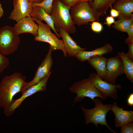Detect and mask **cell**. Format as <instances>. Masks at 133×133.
Instances as JSON below:
<instances>
[{
  "label": "cell",
  "instance_id": "4dcf8cb0",
  "mask_svg": "<svg viewBox=\"0 0 133 133\" xmlns=\"http://www.w3.org/2000/svg\"><path fill=\"white\" fill-rule=\"evenodd\" d=\"M110 7L111 10L110 11L111 16L113 17H118L119 15V12L113 8L112 6Z\"/></svg>",
  "mask_w": 133,
  "mask_h": 133
},
{
  "label": "cell",
  "instance_id": "2e32d148",
  "mask_svg": "<svg viewBox=\"0 0 133 133\" xmlns=\"http://www.w3.org/2000/svg\"><path fill=\"white\" fill-rule=\"evenodd\" d=\"M113 48L110 44L107 43L104 46L95 50L87 51L85 50L79 52L74 57L81 62L87 61L90 58L96 56H102L106 54L111 52Z\"/></svg>",
  "mask_w": 133,
  "mask_h": 133
},
{
  "label": "cell",
  "instance_id": "cb8c5ba5",
  "mask_svg": "<svg viewBox=\"0 0 133 133\" xmlns=\"http://www.w3.org/2000/svg\"><path fill=\"white\" fill-rule=\"evenodd\" d=\"M9 65V59L0 52V74Z\"/></svg>",
  "mask_w": 133,
  "mask_h": 133
},
{
  "label": "cell",
  "instance_id": "3957f363",
  "mask_svg": "<svg viewBox=\"0 0 133 133\" xmlns=\"http://www.w3.org/2000/svg\"><path fill=\"white\" fill-rule=\"evenodd\" d=\"M93 101L95 103V106L93 109H86L81 105L82 110L85 116V123L87 124L92 123L98 129V124L105 125L110 131L116 133L108 125L106 120V114L110 111L112 104H103L101 100L97 99H94Z\"/></svg>",
  "mask_w": 133,
  "mask_h": 133
},
{
  "label": "cell",
  "instance_id": "7a4b0ae2",
  "mask_svg": "<svg viewBox=\"0 0 133 133\" xmlns=\"http://www.w3.org/2000/svg\"><path fill=\"white\" fill-rule=\"evenodd\" d=\"M71 7L63 4L60 0H53L52 8L50 14L57 32L62 27L69 33L76 32V28L71 16L70 10Z\"/></svg>",
  "mask_w": 133,
  "mask_h": 133
},
{
  "label": "cell",
  "instance_id": "f546056e",
  "mask_svg": "<svg viewBox=\"0 0 133 133\" xmlns=\"http://www.w3.org/2000/svg\"><path fill=\"white\" fill-rule=\"evenodd\" d=\"M129 50L127 53H126L127 57L130 60L133 61V43L128 45Z\"/></svg>",
  "mask_w": 133,
  "mask_h": 133
},
{
  "label": "cell",
  "instance_id": "1f68e13d",
  "mask_svg": "<svg viewBox=\"0 0 133 133\" xmlns=\"http://www.w3.org/2000/svg\"><path fill=\"white\" fill-rule=\"evenodd\" d=\"M127 103L128 105L133 107V93H131L127 99Z\"/></svg>",
  "mask_w": 133,
  "mask_h": 133
},
{
  "label": "cell",
  "instance_id": "277c9868",
  "mask_svg": "<svg viewBox=\"0 0 133 133\" xmlns=\"http://www.w3.org/2000/svg\"><path fill=\"white\" fill-rule=\"evenodd\" d=\"M70 15L75 25L78 26L88 24L90 22L99 21L100 14L84 2L71 7Z\"/></svg>",
  "mask_w": 133,
  "mask_h": 133
},
{
  "label": "cell",
  "instance_id": "7402d4cb",
  "mask_svg": "<svg viewBox=\"0 0 133 133\" xmlns=\"http://www.w3.org/2000/svg\"><path fill=\"white\" fill-rule=\"evenodd\" d=\"M133 23V17L118 18L112 27L116 30L122 32H126L129 27Z\"/></svg>",
  "mask_w": 133,
  "mask_h": 133
},
{
  "label": "cell",
  "instance_id": "ac0fdd59",
  "mask_svg": "<svg viewBox=\"0 0 133 133\" xmlns=\"http://www.w3.org/2000/svg\"><path fill=\"white\" fill-rule=\"evenodd\" d=\"M108 59L102 56H96L90 58L87 61L96 70L97 74L103 80L106 75V65Z\"/></svg>",
  "mask_w": 133,
  "mask_h": 133
},
{
  "label": "cell",
  "instance_id": "e0dca14e",
  "mask_svg": "<svg viewBox=\"0 0 133 133\" xmlns=\"http://www.w3.org/2000/svg\"><path fill=\"white\" fill-rule=\"evenodd\" d=\"M113 8L119 13L118 18L133 17V0H117Z\"/></svg>",
  "mask_w": 133,
  "mask_h": 133
},
{
  "label": "cell",
  "instance_id": "7c38bea8",
  "mask_svg": "<svg viewBox=\"0 0 133 133\" xmlns=\"http://www.w3.org/2000/svg\"><path fill=\"white\" fill-rule=\"evenodd\" d=\"M13 3L14 9L9 17L10 19L17 22L30 16L32 12V2L30 0H13Z\"/></svg>",
  "mask_w": 133,
  "mask_h": 133
},
{
  "label": "cell",
  "instance_id": "9c48e42d",
  "mask_svg": "<svg viewBox=\"0 0 133 133\" xmlns=\"http://www.w3.org/2000/svg\"><path fill=\"white\" fill-rule=\"evenodd\" d=\"M52 50L50 47L44 60L37 68L33 80L28 82H25L23 86V92L31 86L39 82L42 79L51 74V69L53 64L52 57Z\"/></svg>",
  "mask_w": 133,
  "mask_h": 133
},
{
  "label": "cell",
  "instance_id": "44dd1931",
  "mask_svg": "<svg viewBox=\"0 0 133 133\" xmlns=\"http://www.w3.org/2000/svg\"><path fill=\"white\" fill-rule=\"evenodd\" d=\"M118 55L121 58L123 62L124 73L127 78L133 83V62L126 56L124 52H118Z\"/></svg>",
  "mask_w": 133,
  "mask_h": 133
},
{
  "label": "cell",
  "instance_id": "ffe728a7",
  "mask_svg": "<svg viewBox=\"0 0 133 133\" xmlns=\"http://www.w3.org/2000/svg\"><path fill=\"white\" fill-rule=\"evenodd\" d=\"M117 0H93L89 3L91 7L103 17L106 14V12L112 4Z\"/></svg>",
  "mask_w": 133,
  "mask_h": 133
},
{
  "label": "cell",
  "instance_id": "484cf974",
  "mask_svg": "<svg viewBox=\"0 0 133 133\" xmlns=\"http://www.w3.org/2000/svg\"><path fill=\"white\" fill-rule=\"evenodd\" d=\"M90 25L91 29L95 32L100 33L103 30V26L101 23L99 22V21L92 22Z\"/></svg>",
  "mask_w": 133,
  "mask_h": 133
},
{
  "label": "cell",
  "instance_id": "ba28073f",
  "mask_svg": "<svg viewBox=\"0 0 133 133\" xmlns=\"http://www.w3.org/2000/svg\"><path fill=\"white\" fill-rule=\"evenodd\" d=\"M51 74H50L38 83L25 89L19 98L16 100H13L8 106L4 109V113L5 115L8 117L12 116L16 109L20 106L26 98L37 92L45 91L47 88V82Z\"/></svg>",
  "mask_w": 133,
  "mask_h": 133
},
{
  "label": "cell",
  "instance_id": "30bf717a",
  "mask_svg": "<svg viewBox=\"0 0 133 133\" xmlns=\"http://www.w3.org/2000/svg\"><path fill=\"white\" fill-rule=\"evenodd\" d=\"M106 71V76L103 80L112 84L115 85L117 78L124 73L122 61L118 54L108 59Z\"/></svg>",
  "mask_w": 133,
  "mask_h": 133
},
{
  "label": "cell",
  "instance_id": "5bb4252c",
  "mask_svg": "<svg viewBox=\"0 0 133 133\" xmlns=\"http://www.w3.org/2000/svg\"><path fill=\"white\" fill-rule=\"evenodd\" d=\"M123 108L119 107L116 102L112 104L110 111L113 112L115 116L114 120L116 128L121 127L133 121V112L124 110Z\"/></svg>",
  "mask_w": 133,
  "mask_h": 133
},
{
  "label": "cell",
  "instance_id": "9a60e30c",
  "mask_svg": "<svg viewBox=\"0 0 133 133\" xmlns=\"http://www.w3.org/2000/svg\"><path fill=\"white\" fill-rule=\"evenodd\" d=\"M59 32L69 57H74L79 52L86 50V48H82L78 45L71 38L69 33L62 27L60 28Z\"/></svg>",
  "mask_w": 133,
  "mask_h": 133
},
{
  "label": "cell",
  "instance_id": "8992f818",
  "mask_svg": "<svg viewBox=\"0 0 133 133\" xmlns=\"http://www.w3.org/2000/svg\"><path fill=\"white\" fill-rule=\"evenodd\" d=\"M33 19L38 26V35L34 37V40L48 43L52 51L61 50L63 52L64 56L68 57L62 40L59 39L56 34L51 32L50 26L47 24H44L39 20Z\"/></svg>",
  "mask_w": 133,
  "mask_h": 133
},
{
  "label": "cell",
  "instance_id": "f1b7e54d",
  "mask_svg": "<svg viewBox=\"0 0 133 133\" xmlns=\"http://www.w3.org/2000/svg\"><path fill=\"white\" fill-rule=\"evenodd\" d=\"M105 22L103 24H106L110 28L111 25L116 22L115 20L114 17L111 16H107L105 18Z\"/></svg>",
  "mask_w": 133,
  "mask_h": 133
},
{
  "label": "cell",
  "instance_id": "4fadbf2b",
  "mask_svg": "<svg viewBox=\"0 0 133 133\" xmlns=\"http://www.w3.org/2000/svg\"><path fill=\"white\" fill-rule=\"evenodd\" d=\"M14 31L17 35L24 33H29L34 37L38 34V26L30 16L19 20L13 27Z\"/></svg>",
  "mask_w": 133,
  "mask_h": 133
},
{
  "label": "cell",
  "instance_id": "836d02e7",
  "mask_svg": "<svg viewBox=\"0 0 133 133\" xmlns=\"http://www.w3.org/2000/svg\"><path fill=\"white\" fill-rule=\"evenodd\" d=\"M32 2H34L35 3H39L42 1L44 0H30Z\"/></svg>",
  "mask_w": 133,
  "mask_h": 133
},
{
  "label": "cell",
  "instance_id": "603a6c76",
  "mask_svg": "<svg viewBox=\"0 0 133 133\" xmlns=\"http://www.w3.org/2000/svg\"><path fill=\"white\" fill-rule=\"evenodd\" d=\"M53 0H44L41 2L37 3L32 2V5L33 7L36 6H41L44 9L47 14L50 15L52 8Z\"/></svg>",
  "mask_w": 133,
  "mask_h": 133
},
{
  "label": "cell",
  "instance_id": "8fae6325",
  "mask_svg": "<svg viewBox=\"0 0 133 133\" xmlns=\"http://www.w3.org/2000/svg\"><path fill=\"white\" fill-rule=\"evenodd\" d=\"M89 78L92 81L96 88L106 97H111L114 100L117 98V88L121 89V86L119 84L113 85L101 79L94 73H91Z\"/></svg>",
  "mask_w": 133,
  "mask_h": 133
},
{
  "label": "cell",
  "instance_id": "83f0119b",
  "mask_svg": "<svg viewBox=\"0 0 133 133\" xmlns=\"http://www.w3.org/2000/svg\"><path fill=\"white\" fill-rule=\"evenodd\" d=\"M121 133H133V123L131 122L125 124L121 127Z\"/></svg>",
  "mask_w": 133,
  "mask_h": 133
},
{
  "label": "cell",
  "instance_id": "52a82bcc",
  "mask_svg": "<svg viewBox=\"0 0 133 133\" xmlns=\"http://www.w3.org/2000/svg\"><path fill=\"white\" fill-rule=\"evenodd\" d=\"M20 39L15 33L13 27L9 25L0 29V52L8 55L15 52L18 49Z\"/></svg>",
  "mask_w": 133,
  "mask_h": 133
},
{
  "label": "cell",
  "instance_id": "5b68a950",
  "mask_svg": "<svg viewBox=\"0 0 133 133\" xmlns=\"http://www.w3.org/2000/svg\"><path fill=\"white\" fill-rule=\"evenodd\" d=\"M69 90L71 93L76 94L74 99V103L80 101L85 97L93 100L96 97H99L101 100L106 98L96 88L89 78L75 83L70 87Z\"/></svg>",
  "mask_w": 133,
  "mask_h": 133
},
{
  "label": "cell",
  "instance_id": "4316f807",
  "mask_svg": "<svg viewBox=\"0 0 133 133\" xmlns=\"http://www.w3.org/2000/svg\"><path fill=\"white\" fill-rule=\"evenodd\" d=\"M128 35V37L126 39L125 42L127 45L133 43V23L127 29L126 32Z\"/></svg>",
  "mask_w": 133,
  "mask_h": 133
},
{
  "label": "cell",
  "instance_id": "d4e9b609",
  "mask_svg": "<svg viewBox=\"0 0 133 133\" xmlns=\"http://www.w3.org/2000/svg\"><path fill=\"white\" fill-rule=\"evenodd\" d=\"M60 0L65 5L71 7L83 2H87L89 3L91 2L93 0Z\"/></svg>",
  "mask_w": 133,
  "mask_h": 133
},
{
  "label": "cell",
  "instance_id": "d6986e66",
  "mask_svg": "<svg viewBox=\"0 0 133 133\" xmlns=\"http://www.w3.org/2000/svg\"><path fill=\"white\" fill-rule=\"evenodd\" d=\"M32 12L30 16L33 19H37L42 21H44L50 27L58 38L61 37L56 31L53 20L49 15L47 14L44 9L41 6H36L33 7Z\"/></svg>",
  "mask_w": 133,
  "mask_h": 133
},
{
  "label": "cell",
  "instance_id": "6da1fadb",
  "mask_svg": "<svg viewBox=\"0 0 133 133\" xmlns=\"http://www.w3.org/2000/svg\"><path fill=\"white\" fill-rule=\"evenodd\" d=\"M26 77L20 72H15L6 75L0 83V107L3 109L11 103L14 96L23 92Z\"/></svg>",
  "mask_w": 133,
  "mask_h": 133
},
{
  "label": "cell",
  "instance_id": "d6a6232c",
  "mask_svg": "<svg viewBox=\"0 0 133 133\" xmlns=\"http://www.w3.org/2000/svg\"><path fill=\"white\" fill-rule=\"evenodd\" d=\"M4 11L2 7L1 4L0 2V19L3 16Z\"/></svg>",
  "mask_w": 133,
  "mask_h": 133
}]
</instances>
